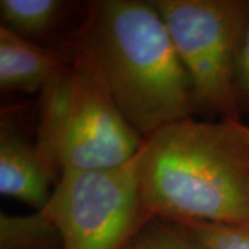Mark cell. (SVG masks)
<instances>
[{"label": "cell", "mask_w": 249, "mask_h": 249, "mask_svg": "<svg viewBox=\"0 0 249 249\" xmlns=\"http://www.w3.org/2000/svg\"><path fill=\"white\" fill-rule=\"evenodd\" d=\"M62 52L89 65L142 139L196 114L191 79L152 1H90Z\"/></svg>", "instance_id": "cell-1"}, {"label": "cell", "mask_w": 249, "mask_h": 249, "mask_svg": "<svg viewBox=\"0 0 249 249\" xmlns=\"http://www.w3.org/2000/svg\"><path fill=\"white\" fill-rule=\"evenodd\" d=\"M148 219L249 224V139L242 121L187 118L144 139L137 154Z\"/></svg>", "instance_id": "cell-2"}, {"label": "cell", "mask_w": 249, "mask_h": 249, "mask_svg": "<svg viewBox=\"0 0 249 249\" xmlns=\"http://www.w3.org/2000/svg\"><path fill=\"white\" fill-rule=\"evenodd\" d=\"M65 54V65L39 94L35 139L40 160L55 181L64 170L124 165L144 144L93 70Z\"/></svg>", "instance_id": "cell-3"}, {"label": "cell", "mask_w": 249, "mask_h": 249, "mask_svg": "<svg viewBox=\"0 0 249 249\" xmlns=\"http://www.w3.org/2000/svg\"><path fill=\"white\" fill-rule=\"evenodd\" d=\"M191 79L196 114L241 121L234 68L249 0H152Z\"/></svg>", "instance_id": "cell-4"}, {"label": "cell", "mask_w": 249, "mask_h": 249, "mask_svg": "<svg viewBox=\"0 0 249 249\" xmlns=\"http://www.w3.org/2000/svg\"><path fill=\"white\" fill-rule=\"evenodd\" d=\"M42 211L57 226L62 249H124L148 220L137 155L112 168L64 170Z\"/></svg>", "instance_id": "cell-5"}, {"label": "cell", "mask_w": 249, "mask_h": 249, "mask_svg": "<svg viewBox=\"0 0 249 249\" xmlns=\"http://www.w3.org/2000/svg\"><path fill=\"white\" fill-rule=\"evenodd\" d=\"M54 178L42 163L35 142H31L6 115L0 124V193L35 211L45 208Z\"/></svg>", "instance_id": "cell-6"}, {"label": "cell", "mask_w": 249, "mask_h": 249, "mask_svg": "<svg viewBox=\"0 0 249 249\" xmlns=\"http://www.w3.org/2000/svg\"><path fill=\"white\" fill-rule=\"evenodd\" d=\"M67 62L57 53L0 27V88L3 91L42 93Z\"/></svg>", "instance_id": "cell-7"}, {"label": "cell", "mask_w": 249, "mask_h": 249, "mask_svg": "<svg viewBox=\"0 0 249 249\" xmlns=\"http://www.w3.org/2000/svg\"><path fill=\"white\" fill-rule=\"evenodd\" d=\"M68 7L61 0H1V25L36 43L57 28Z\"/></svg>", "instance_id": "cell-8"}, {"label": "cell", "mask_w": 249, "mask_h": 249, "mask_svg": "<svg viewBox=\"0 0 249 249\" xmlns=\"http://www.w3.org/2000/svg\"><path fill=\"white\" fill-rule=\"evenodd\" d=\"M0 249H62L61 234L43 212L0 214Z\"/></svg>", "instance_id": "cell-9"}, {"label": "cell", "mask_w": 249, "mask_h": 249, "mask_svg": "<svg viewBox=\"0 0 249 249\" xmlns=\"http://www.w3.org/2000/svg\"><path fill=\"white\" fill-rule=\"evenodd\" d=\"M124 249H206L181 223L151 217Z\"/></svg>", "instance_id": "cell-10"}, {"label": "cell", "mask_w": 249, "mask_h": 249, "mask_svg": "<svg viewBox=\"0 0 249 249\" xmlns=\"http://www.w3.org/2000/svg\"><path fill=\"white\" fill-rule=\"evenodd\" d=\"M234 94L240 115L249 116V19L235 60Z\"/></svg>", "instance_id": "cell-11"}, {"label": "cell", "mask_w": 249, "mask_h": 249, "mask_svg": "<svg viewBox=\"0 0 249 249\" xmlns=\"http://www.w3.org/2000/svg\"><path fill=\"white\" fill-rule=\"evenodd\" d=\"M245 133H247V136H248L249 139V124H245Z\"/></svg>", "instance_id": "cell-12"}]
</instances>
